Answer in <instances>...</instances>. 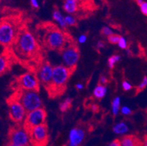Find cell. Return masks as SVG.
Segmentation results:
<instances>
[{
	"instance_id": "obj_1",
	"label": "cell",
	"mask_w": 147,
	"mask_h": 146,
	"mask_svg": "<svg viewBox=\"0 0 147 146\" xmlns=\"http://www.w3.org/2000/svg\"><path fill=\"white\" fill-rule=\"evenodd\" d=\"M9 49L11 56L21 63L28 65L35 63L37 67L42 61L40 58L39 42L32 33L26 29H21L16 40Z\"/></svg>"
},
{
	"instance_id": "obj_2",
	"label": "cell",
	"mask_w": 147,
	"mask_h": 146,
	"mask_svg": "<svg viewBox=\"0 0 147 146\" xmlns=\"http://www.w3.org/2000/svg\"><path fill=\"white\" fill-rule=\"evenodd\" d=\"M38 41L42 44L46 49L61 52L69 42H73L71 37L59 28L53 26L44 27L42 33H39Z\"/></svg>"
},
{
	"instance_id": "obj_3",
	"label": "cell",
	"mask_w": 147,
	"mask_h": 146,
	"mask_svg": "<svg viewBox=\"0 0 147 146\" xmlns=\"http://www.w3.org/2000/svg\"><path fill=\"white\" fill-rule=\"evenodd\" d=\"M73 72L74 71L68 69L63 64L53 67L52 82L47 90L51 97L59 96L64 93L68 80Z\"/></svg>"
},
{
	"instance_id": "obj_4",
	"label": "cell",
	"mask_w": 147,
	"mask_h": 146,
	"mask_svg": "<svg viewBox=\"0 0 147 146\" xmlns=\"http://www.w3.org/2000/svg\"><path fill=\"white\" fill-rule=\"evenodd\" d=\"M18 100L27 112L42 108V102L37 91L16 90L12 95Z\"/></svg>"
},
{
	"instance_id": "obj_5",
	"label": "cell",
	"mask_w": 147,
	"mask_h": 146,
	"mask_svg": "<svg viewBox=\"0 0 147 146\" xmlns=\"http://www.w3.org/2000/svg\"><path fill=\"white\" fill-rule=\"evenodd\" d=\"M21 29L18 24L10 20H4L0 22V45L9 48L16 40Z\"/></svg>"
},
{
	"instance_id": "obj_6",
	"label": "cell",
	"mask_w": 147,
	"mask_h": 146,
	"mask_svg": "<svg viewBox=\"0 0 147 146\" xmlns=\"http://www.w3.org/2000/svg\"><path fill=\"white\" fill-rule=\"evenodd\" d=\"M13 87L16 90H32L39 92L40 82L36 73L28 72L16 77Z\"/></svg>"
},
{
	"instance_id": "obj_7",
	"label": "cell",
	"mask_w": 147,
	"mask_h": 146,
	"mask_svg": "<svg viewBox=\"0 0 147 146\" xmlns=\"http://www.w3.org/2000/svg\"><path fill=\"white\" fill-rule=\"evenodd\" d=\"M8 143L16 146H32L29 131L21 124L10 128Z\"/></svg>"
},
{
	"instance_id": "obj_8",
	"label": "cell",
	"mask_w": 147,
	"mask_h": 146,
	"mask_svg": "<svg viewBox=\"0 0 147 146\" xmlns=\"http://www.w3.org/2000/svg\"><path fill=\"white\" fill-rule=\"evenodd\" d=\"M61 54L64 66L75 71L80 59V52L78 46L73 42H69L61 50Z\"/></svg>"
},
{
	"instance_id": "obj_9",
	"label": "cell",
	"mask_w": 147,
	"mask_h": 146,
	"mask_svg": "<svg viewBox=\"0 0 147 146\" xmlns=\"http://www.w3.org/2000/svg\"><path fill=\"white\" fill-rule=\"evenodd\" d=\"M7 102L9 108L10 118L17 125H21L24 121L27 112L22 104L13 96H11L9 97L8 100H7Z\"/></svg>"
},
{
	"instance_id": "obj_10",
	"label": "cell",
	"mask_w": 147,
	"mask_h": 146,
	"mask_svg": "<svg viewBox=\"0 0 147 146\" xmlns=\"http://www.w3.org/2000/svg\"><path fill=\"white\" fill-rule=\"evenodd\" d=\"M47 112L44 108H37L26 113L23 126L28 131L37 126L45 124Z\"/></svg>"
},
{
	"instance_id": "obj_11",
	"label": "cell",
	"mask_w": 147,
	"mask_h": 146,
	"mask_svg": "<svg viewBox=\"0 0 147 146\" xmlns=\"http://www.w3.org/2000/svg\"><path fill=\"white\" fill-rule=\"evenodd\" d=\"M53 67L47 61H42L37 66L35 73L39 80L40 84L48 90L52 82Z\"/></svg>"
},
{
	"instance_id": "obj_12",
	"label": "cell",
	"mask_w": 147,
	"mask_h": 146,
	"mask_svg": "<svg viewBox=\"0 0 147 146\" xmlns=\"http://www.w3.org/2000/svg\"><path fill=\"white\" fill-rule=\"evenodd\" d=\"M32 146H46L49 143V129L47 124L37 126L29 130Z\"/></svg>"
},
{
	"instance_id": "obj_13",
	"label": "cell",
	"mask_w": 147,
	"mask_h": 146,
	"mask_svg": "<svg viewBox=\"0 0 147 146\" xmlns=\"http://www.w3.org/2000/svg\"><path fill=\"white\" fill-rule=\"evenodd\" d=\"M86 131L84 126H78L69 131L68 146H81L86 138Z\"/></svg>"
},
{
	"instance_id": "obj_14",
	"label": "cell",
	"mask_w": 147,
	"mask_h": 146,
	"mask_svg": "<svg viewBox=\"0 0 147 146\" xmlns=\"http://www.w3.org/2000/svg\"><path fill=\"white\" fill-rule=\"evenodd\" d=\"M12 56L9 53L0 54V76L3 75L11 68Z\"/></svg>"
},
{
	"instance_id": "obj_15",
	"label": "cell",
	"mask_w": 147,
	"mask_h": 146,
	"mask_svg": "<svg viewBox=\"0 0 147 146\" xmlns=\"http://www.w3.org/2000/svg\"><path fill=\"white\" fill-rule=\"evenodd\" d=\"M119 140L121 146H141L142 144L134 135H125Z\"/></svg>"
},
{
	"instance_id": "obj_16",
	"label": "cell",
	"mask_w": 147,
	"mask_h": 146,
	"mask_svg": "<svg viewBox=\"0 0 147 146\" xmlns=\"http://www.w3.org/2000/svg\"><path fill=\"white\" fill-rule=\"evenodd\" d=\"M78 2L77 0H65L63 8L65 11L69 15L76 13L78 11Z\"/></svg>"
},
{
	"instance_id": "obj_17",
	"label": "cell",
	"mask_w": 147,
	"mask_h": 146,
	"mask_svg": "<svg viewBox=\"0 0 147 146\" xmlns=\"http://www.w3.org/2000/svg\"><path fill=\"white\" fill-rule=\"evenodd\" d=\"M53 20L59 24V26H60V28H61V29H66L67 26L66 23H65V16H63L61 15V12H60L58 9H56V10H53Z\"/></svg>"
},
{
	"instance_id": "obj_18",
	"label": "cell",
	"mask_w": 147,
	"mask_h": 146,
	"mask_svg": "<svg viewBox=\"0 0 147 146\" xmlns=\"http://www.w3.org/2000/svg\"><path fill=\"white\" fill-rule=\"evenodd\" d=\"M107 93V87L102 84H98L93 92V95L97 100H101L106 95Z\"/></svg>"
},
{
	"instance_id": "obj_19",
	"label": "cell",
	"mask_w": 147,
	"mask_h": 146,
	"mask_svg": "<svg viewBox=\"0 0 147 146\" xmlns=\"http://www.w3.org/2000/svg\"><path fill=\"white\" fill-rule=\"evenodd\" d=\"M113 131L117 135H125L129 131V127L126 123L119 122L113 126Z\"/></svg>"
},
{
	"instance_id": "obj_20",
	"label": "cell",
	"mask_w": 147,
	"mask_h": 146,
	"mask_svg": "<svg viewBox=\"0 0 147 146\" xmlns=\"http://www.w3.org/2000/svg\"><path fill=\"white\" fill-rule=\"evenodd\" d=\"M120 103H121V100L119 96L113 99L111 104V111L113 116H116L119 114L120 111Z\"/></svg>"
},
{
	"instance_id": "obj_21",
	"label": "cell",
	"mask_w": 147,
	"mask_h": 146,
	"mask_svg": "<svg viewBox=\"0 0 147 146\" xmlns=\"http://www.w3.org/2000/svg\"><path fill=\"white\" fill-rule=\"evenodd\" d=\"M72 106V100L70 98H67L64 100L62 102L60 103L59 104V109L60 111L62 112H66L67 110L70 108Z\"/></svg>"
},
{
	"instance_id": "obj_22",
	"label": "cell",
	"mask_w": 147,
	"mask_h": 146,
	"mask_svg": "<svg viewBox=\"0 0 147 146\" xmlns=\"http://www.w3.org/2000/svg\"><path fill=\"white\" fill-rule=\"evenodd\" d=\"M120 61V56L119 55H113L108 59V65L110 69H113L114 66L117 62Z\"/></svg>"
},
{
	"instance_id": "obj_23",
	"label": "cell",
	"mask_w": 147,
	"mask_h": 146,
	"mask_svg": "<svg viewBox=\"0 0 147 146\" xmlns=\"http://www.w3.org/2000/svg\"><path fill=\"white\" fill-rule=\"evenodd\" d=\"M65 21L67 26H73L77 24V21H76V18L73 17L72 15H67L65 16Z\"/></svg>"
},
{
	"instance_id": "obj_24",
	"label": "cell",
	"mask_w": 147,
	"mask_h": 146,
	"mask_svg": "<svg viewBox=\"0 0 147 146\" xmlns=\"http://www.w3.org/2000/svg\"><path fill=\"white\" fill-rule=\"evenodd\" d=\"M120 36L118 35V34H112L111 35L108 36V42L111 44H117L119 40Z\"/></svg>"
},
{
	"instance_id": "obj_25",
	"label": "cell",
	"mask_w": 147,
	"mask_h": 146,
	"mask_svg": "<svg viewBox=\"0 0 147 146\" xmlns=\"http://www.w3.org/2000/svg\"><path fill=\"white\" fill-rule=\"evenodd\" d=\"M146 87H147V77L146 76H145V77H144V78H143V80H142V81L141 82V83L139 84L138 86L137 92H142L144 88H146Z\"/></svg>"
},
{
	"instance_id": "obj_26",
	"label": "cell",
	"mask_w": 147,
	"mask_h": 146,
	"mask_svg": "<svg viewBox=\"0 0 147 146\" xmlns=\"http://www.w3.org/2000/svg\"><path fill=\"white\" fill-rule=\"evenodd\" d=\"M118 46L121 49H126L127 48V42L126 39L124 37H120L119 40L118 42Z\"/></svg>"
},
{
	"instance_id": "obj_27",
	"label": "cell",
	"mask_w": 147,
	"mask_h": 146,
	"mask_svg": "<svg viewBox=\"0 0 147 146\" xmlns=\"http://www.w3.org/2000/svg\"><path fill=\"white\" fill-rule=\"evenodd\" d=\"M101 34H102V35L106 36V37H108V36L111 35V34H113V31H112V29H111L110 27H108V26H105V27L102 28V30H101Z\"/></svg>"
},
{
	"instance_id": "obj_28",
	"label": "cell",
	"mask_w": 147,
	"mask_h": 146,
	"mask_svg": "<svg viewBox=\"0 0 147 146\" xmlns=\"http://www.w3.org/2000/svg\"><path fill=\"white\" fill-rule=\"evenodd\" d=\"M121 112L124 116H129L132 114V110L127 106H123L121 108Z\"/></svg>"
},
{
	"instance_id": "obj_29",
	"label": "cell",
	"mask_w": 147,
	"mask_h": 146,
	"mask_svg": "<svg viewBox=\"0 0 147 146\" xmlns=\"http://www.w3.org/2000/svg\"><path fill=\"white\" fill-rule=\"evenodd\" d=\"M121 85H122V88L125 92H128V91L132 89V84L128 82V81H127V80L123 81Z\"/></svg>"
},
{
	"instance_id": "obj_30",
	"label": "cell",
	"mask_w": 147,
	"mask_h": 146,
	"mask_svg": "<svg viewBox=\"0 0 147 146\" xmlns=\"http://www.w3.org/2000/svg\"><path fill=\"white\" fill-rule=\"evenodd\" d=\"M140 9H141V13L147 16V2H143V3L140 5Z\"/></svg>"
},
{
	"instance_id": "obj_31",
	"label": "cell",
	"mask_w": 147,
	"mask_h": 146,
	"mask_svg": "<svg viewBox=\"0 0 147 146\" xmlns=\"http://www.w3.org/2000/svg\"><path fill=\"white\" fill-rule=\"evenodd\" d=\"M78 40L79 43H84V42H86V41L87 40V36H86V34H81V35L78 37Z\"/></svg>"
},
{
	"instance_id": "obj_32",
	"label": "cell",
	"mask_w": 147,
	"mask_h": 146,
	"mask_svg": "<svg viewBox=\"0 0 147 146\" xmlns=\"http://www.w3.org/2000/svg\"><path fill=\"white\" fill-rule=\"evenodd\" d=\"M100 84H102V85H105V84L108 83V78H107L105 75H102L101 77H100Z\"/></svg>"
},
{
	"instance_id": "obj_33",
	"label": "cell",
	"mask_w": 147,
	"mask_h": 146,
	"mask_svg": "<svg viewBox=\"0 0 147 146\" xmlns=\"http://www.w3.org/2000/svg\"><path fill=\"white\" fill-rule=\"evenodd\" d=\"M108 146H121V143H120L119 140H115L112 141L110 144L108 145Z\"/></svg>"
},
{
	"instance_id": "obj_34",
	"label": "cell",
	"mask_w": 147,
	"mask_h": 146,
	"mask_svg": "<svg viewBox=\"0 0 147 146\" xmlns=\"http://www.w3.org/2000/svg\"><path fill=\"white\" fill-rule=\"evenodd\" d=\"M30 2L32 6L34 8H36V9H37V8L39 7V2H38L37 0H30Z\"/></svg>"
},
{
	"instance_id": "obj_35",
	"label": "cell",
	"mask_w": 147,
	"mask_h": 146,
	"mask_svg": "<svg viewBox=\"0 0 147 146\" xmlns=\"http://www.w3.org/2000/svg\"><path fill=\"white\" fill-rule=\"evenodd\" d=\"M105 42H102V41H99L98 42H97V48H103L105 46Z\"/></svg>"
},
{
	"instance_id": "obj_36",
	"label": "cell",
	"mask_w": 147,
	"mask_h": 146,
	"mask_svg": "<svg viewBox=\"0 0 147 146\" xmlns=\"http://www.w3.org/2000/svg\"><path fill=\"white\" fill-rule=\"evenodd\" d=\"M76 88L78 89V90H81V89H83L84 88V85H83L82 83H77L76 85Z\"/></svg>"
},
{
	"instance_id": "obj_37",
	"label": "cell",
	"mask_w": 147,
	"mask_h": 146,
	"mask_svg": "<svg viewBox=\"0 0 147 146\" xmlns=\"http://www.w3.org/2000/svg\"><path fill=\"white\" fill-rule=\"evenodd\" d=\"M98 108H99V107L97 106V104H93V105L92 106V109L94 111H95V112L96 111L98 110Z\"/></svg>"
},
{
	"instance_id": "obj_38",
	"label": "cell",
	"mask_w": 147,
	"mask_h": 146,
	"mask_svg": "<svg viewBox=\"0 0 147 146\" xmlns=\"http://www.w3.org/2000/svg\"><path fill=\"white\" fill-rule=\"evenodd\" d=\"M141 146H147V136L145 137L144 142H143V143L141 144Z\"/></svg>"
},
{
	"instance_id": "obj_39",
	"label": "cell",
	"mask_w": 147,
	"mask_h": 146,
	"mask_svg": "<svg viewBox=\"0 0 147 146\" xmlns=\"http://www.w3.org/2000/svg\"><path fill=\"white\" fill-rule=\"evenodd\" d=\"M144 2V0H136V2H137V4L139 5V6H140V5H141Z\"/></svg>"
},
{
	"instance_id": "obj_40",
	"label": "cell",
	"mask_w": 147,
	"mask_h": 146,
	"mask_svg": "<svg viewBox=\"0 0 147 146\" xmlns=\"http://www.w3.org/2000/svg\"><path fill=\"white\" fill-rule=\"evenodd\" d=\"M5 146H16V145H13L12 143H7Z\"/></svg>"
},
{
	"instance_id": "obj_41",
	"label": "cell",
	"mask_w": 147,
	"mask_h": 146,
	"mask_svg": "<svg viewBox=\"0 0 147 146\" xmlns=\"http://www.w3.org/2000/svg\"><path fill=\"white\" fill-rule=\"evenodd\" d=\"M77 1H78V2H80V1H81V0H77Z\"/></svg>"
},
{
	"instance_id": "obj_42",
	"label": "cell",
	"mask_w": 147,
	"mask_h": 146,
	"mask_svg": "<svg viewBox=\"0 0 147 146\" xmlns=\"http://www.w3.org/2000/svg\"></svg>"
}]
</instances>
